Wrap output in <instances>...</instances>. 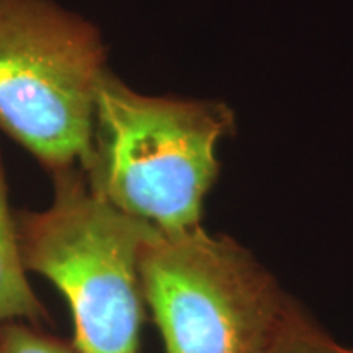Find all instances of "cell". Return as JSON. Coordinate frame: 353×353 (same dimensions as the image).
I'll return each mask as SVG.
<instances>
[{
  "label": "cell",
  "instance_id": "cell-6",
  "mask_svg": "<svg viewBox=\"0 0 353 353\" xmlns=\"http://www.w3.org/2000/svg\"><path fill=\"white\" fill-rule=\"evenodd\" d=\"M268 353H353V348L330 337L293 299Z\"/></svg>",
  "mask_w": 353,
  "mask_h": 353
},
{
  "label": "cell",
  "instance_id": "cell-3",
  "mask_svg": "<svg viewBox=\"0 0 353 353\" xmlns=\"http://www.w3.org/2000/svg\"><path fill=\"white\" fill-rule=\"evenodd\" d=\"M105 69L100 33L50 0H0V130L48 170H85L95 94Z\"/></svg>",
  "mask_w": 353,
  "mask_h": 353
},
{
  "label": "cell",
  "instance_id": "cell-4",
  "mask_svg": "<svg viewBox=\"0 0 353 353\" xmlns=\"http://www.w3.org/2000/svg\"><path fill=\"white\" fill-rule=\"evenodd\" d=\"M139 276L167 353H268L293 301L247 247L201 226L157 229Z\"/></svg>",
  "mask_w": 353,
  "mask_h": 353
},
{
  "label": "cell",
  "instance_id": "cell-7",
  "mask_svg": "<svg viewBox=\"0 0 353 353\" xmlns=\"http://www.w3.org/2000/svg\"><path fill=\"white\" fill-rule=\"evenodd\" d=\"M0 353H79L56 339L13 321L0 325Z\"/></svg>",
  "mask_w": 353,
  "mask_h": 353
},
{
  "label": "cell",
  "instance_id": "cell-5",
  "mask_svg": "<svg viewBox=\"0 0 353 353\" xmlns=\"http://www.w3.org/2000/svg\"><path fill=\"white\" fill-rule=\"evenodd\" d=\"M48 312L34 294L21 257L19 228L8 205V188L0 151V325L13 321L41 324Z\"/></svg>",
  "mask_w": 353,
  "mask_h": 353
},
{
  "label": "cell",
  "instance_id": "cell-2",
  "mask_svg": "<svg viewBox=\"0 0 353 353\" xmlns=\"http://www.w3.org/2000/svg\"><path fill=\"white\" fill-rule=\"evenodd\" d=\"M51 175V205L17 216L26 270L65 298L79 353H138L144 303L139 259L157 229L99 195L81 167Z\"/></svg>",
  "mask_w": 353,
  "mask_h": 353
},
{
  "label": "cell",
  "instance_id": "cell-1",
  "mask_svg": "<svg viewBox=\"0 0 353 353\" xmlns=\"http://www.w3.org/2000/svg\"><path fill=\"white\" fill-rule=\"evenodd\" d=\"M224 103L136 94L105 72L95 94L88 183L132 218L172 234L201 226L219 172L216 145L232 134Z\"/></svg>",
  "mask_w": 353,
  "mask_h": 353
}]
</instances>
